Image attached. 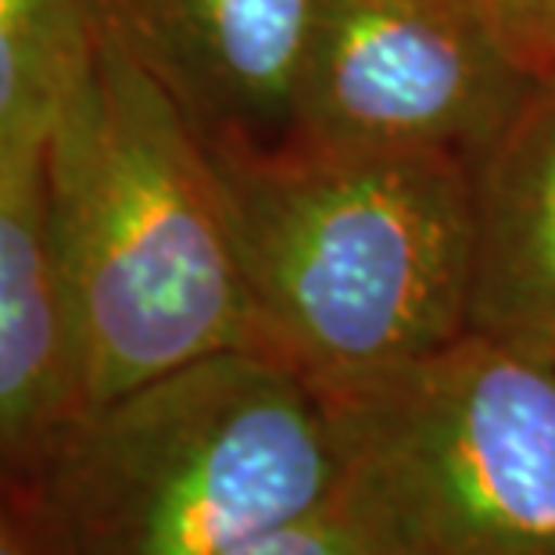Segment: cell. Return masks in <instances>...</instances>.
Returning a JSON list of instances; mask_svg holds the SVG:
<instances>
[{"mask_svg":"<svg viewBox=\"0 0 555 555\" xmlns=\"http://www.w3.org/2000/svg\"><path fill=\"white\" fill-rule=\"evenodd\" d=\"M538 356H541V359H548V362L555 365V340H552V345H545V348H541Z\"/></svg>","mask_w":555,"mask_h":555,"instance_id":"13","label":"cell"},{"mask_svg":"<svg viewBox=\"0 0 555 555\" xmlns=\"http://www.w3.org/2000/svg\"><path fill=\"white\" fill-rule=\"evenodd\" d=\"M0 555H57L26 494L0 480Z\"/></svg>","mask_w":555,"mask_h":555,"instance_id":"12","label":"cell"},{"mask_svg":"<svg viewBox=\"0 0 555 555\" xmlns=\"http://www.w3.org/2000/svg\"><path fill=\"white\" fill-rule=\"evenodd\" d=\"M340 483L326 395L266 351H219L82 412L29 502L57 555H227Z\"/></svg>","mask_w":555,"mask_h":555,"instance_id":"3","label":"cell"},{"mask_svg":"<svg viewBox=\"0 0 555 555\" xmlns=\"http://www.w3.org/2000/svg\"><path fill=\"white\" fill-rule=\"evenodd\" d=\"M93 15L211 158L298 147L319 0H93Z\"/></svg>","mask_w":555,"mask_h":555,"instance_id":"6","label":"cell"},{"mask_svg":"<svg viewBox=\"0 0 555 555\" xmlns=\"http://www.w3.org/2000/svg\"><path fill=\"white\" fill-rule=\"evenodd\" d=\"M319 391L370 555H555V365L538 351L469 330Z\"/></svg>","mask_w":555,"mask_h":555,"instance_id":"4","label":"cell"},{"mask_svg":"<svg viewBox=\"0 0 555 555\" xmlns=\"http://www.w3.org/2000/svg\"><path fill=\"white\" fill-rule=\"evenodd\" d=\"M79 416V340L37 137L0 155V480L29 499Z\"/></svg>","mask_w":555,"mask_h":555,"instance_id":"7","label":"cell"},{"mask_svg":"<svg viewBox=\"0 0 555 555\" xmlns=\"http://www.w3.org/2000/svg\"><path fill=\"white\" fill-rule=\"evenodd\" d=\"M488 0H319L298 147L474 162L534 87Z\"/></svg>","mask_w":555,"mask_h":555,"instance_id":"5","label":"cell"},{"mask_svg":"<svg viewBox=\"0 0 555 555\" xmlns=\"http://www.w3.org/2000/svg\"><path fill=\"white\" fill-rule=\"evenodd\" d=\"M211 162L258 351L315 387H340L469 334L466 162L315 147Z\"/></svg>","mask_w":555,"mask_h":555,"instance_id":"2","label":"cell"},{"mask_svg":"<svg viewBox=\"0 0 555 555\" xmlns=\"http://www.w3.org/2000/svg\"><path fill=\"white\" fill-rule=\"evenodd\" d=\"M82 412L219 351H258L208 147L112 37L47 133Z\"/></svg>","mask_w":555,"mask_h":555,"instance_id":"1","label":"cell"},{"mask_svg":"<svg viewBox=\"0 0 555 555\" xmlns=\"http://www.w3.org/2000/svg\"><path fill=\"white\" fill-rule=\"evenodd\" d=\"M488 11L499 40L527 76H555V0H488Z\"/></svg>","mask_w":555,"mask_h":555,"instance_id":"10","label":"cell"},{"mask_svg":"<svg viewBox=\"0 0 555 555\" xmlns=\"http://www.w3.org/2000/svg\"><path fill=\"white\" fill-rule=\"evenodd\" d=\"M93 47V0H0V155L51 133Z\"/></svg>","mask_w":555,"mask_h":555,"instance_id":"9","label":"cell"},{"mask_svg":"<svg viewBox=\"0 0 555 555\" xmlns=\"http://www.w3.org/2000/svg\"><path fill=\"white\" fill-rule=\"evenodd\" d=\"M227 555H370V548H365L362 530L356 527V519H351L337 494V502L326 505L323 513L283 527L276 534L258 538L251 545Z\"/></svg>","mask_w":555,"mask_h":555,"instance_id":"11","label":"cell"},{"mask_svg":"<svg viewBox=\"0 0 555 555\" xmlns=\"http://www.w3.org/2000/svg\"><path fill=\"white\" fill-rule=\"evenodd\" d=\"M469 330L541 351L555 340V76L469 162Z\"/></svg>","mask_w":555,"mask_h":555,"instance_id":"8","label":"cell"}]
</instances>
